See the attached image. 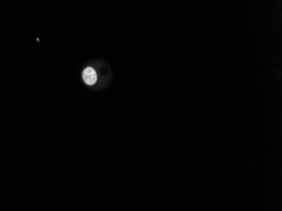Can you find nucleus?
<instances>
[{
  "mask_svg": "<svg viewBox=\"0 0 282 211\" xmlns=\"http://www.w3.org/2000/svg\"><path fill=\"white\" fill-rule=\"evenodd\" d=\"M82 77L86 85L88 86H92L96 82L97 80V74L96 72L95 71V70L93 68L88 67L86 68L84 71H83Z\"/></svg>",
  "mask_w": 282,
  "mask_h": 211,
  "instance_id": "nucleus-1",
  "label": "nucleus"
}]
</instances>
